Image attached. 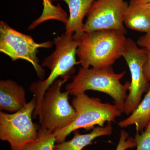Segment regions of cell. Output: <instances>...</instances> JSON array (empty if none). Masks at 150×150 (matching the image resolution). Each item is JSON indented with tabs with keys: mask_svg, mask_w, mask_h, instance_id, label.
Instances as JSON below:
<instances>
[{
	"mask_svg": "<svg viewBox=\"0 0 150 150\" xmlns=\"http://www.w3.org/2000/svg\"><path fill=\"white\" fill-rule=\"evenodd\" d=\"M54 42L51 41L36 43L30 35L16 30L6 22H0V51L12 61L21 59L29 62L40 80H44L46 71L39 64L38 49L51 48Z\"/></svg>",
	"mask_w": 150,
	"mask_h": 150,
	"instance_id": "cell-7",
	"label": "cell"
},
{
	"mask_svg": "<svg viewBox=\"0 0 150 150\" xmlns=\"http://www.w3.org/2000/svg\"><path fill=\"white\" fill-rule=\"evenodd\" d=\"M134 138L137 144L136 150H150V121L145 131L136 133Z\"/></svg>",
	"mask_w": 150,
	"mask_h": 150,
	"instance_id": "cell-16",
	"label": "cell"
},
{
	"mask_svg": "<svg viewBox=\"0 0 150 150\" xmlns=\"http://www.w3.org/2000/svg\"><path fill=\"white\" fill-rule=\"evenodd\" d=\"M37 105L33 97L17 112L7 113L0 111V139L9 143L11 150H23L25 146L35 140L39 128L32 121Z\"/></svg>",
	"mask_w": 150,
	"mask_h": 150,
	"instance_id": "cell-6",
	"label": "cell"
},
{
	"mask_svg": "<svg viewBox=\"0 0 150 150\" xmlns=\"http://www.w3.org/2000/svg\"><path fill=\"white\" fill-rule=\"evenodd\" d=\"M140 3L142 4H147L150 3V0H137Z\"/></svg>",
	"mask_w": 150,
	"mask_h": 150,
	"instance_id": "cell-21",
	"label": "cell"
},
{
	"mask_svg": "<svg viewBox=\"0 0 150 150\" xmlns=\"http://www.w3.org/2000/svg\"><path fill=\"white\" fill-rule=\"evenodd\" d=\"M126 73L125 71L115 73L112 66L91 69L81 67L72 81L66 85V91L74 96L88 90L104 93L112 98L114 104L123 113L126 93L131 85L130 82H126L124 84L120 82Z\"/></svg>",
	"mask_w": 150,
	"mask_h": 150,
	"instance_id": "cell-3",
	"label": "cell"
},
{
	"mask_svg": "<svg viewBox=\"0 0 150 150\" xmlns=\"http://www.w3.org/2000/svg\"><path fill=\"white\" fill-rule=\"evenodd\" d=\"M55 50L50 56L46 57L41 64L42 67L51 70L48 77L43 80L32 83L29 87L30 91L37 100V105L33 115V118L38 116L40 106L48 89L60 77L68 81L75 73V66L80 64L76 59L77 49L80 39H76L74 34L64 33L54 39Z\"/></svg>",
	"mask_w": 150,
	"mask_h": 150,
	"instance_id": "cell-2",
	"label": "cell"
},
{
	"mask_svg": "<svg viewBox=\"0 0 150 150\" xmlns=\"http://www.w3.org/2000/svg\"><path fill=\"white\" fill-rule=\"evenodd\" d=\"M125 34L123 31L115 29L83 32L76 52L82 67L112 66L123 56L127 39Z\"/></svg>",
	"mask_w": 150,
	"mask_h": 150,
	"instance_id": "cell-1",
	"label": "cell"
},
{
	"mask_svg": "<svg viewBox=\"0 0 150 150\" xmlns=\"http://www.w3.org/2000/svg\"><path fill=\"white\" fill-rule=\"evenodd\" d=\"M23 86L11 80L0 81V110L12 113L17 112L27 104Z\"/></svg>",
	"mask_w": 150,
	"mask_h": 150,
	"instance_id": "cell-10",
	"label": "cell"
},
{
	"mask_svg": "<svg viewBox=\"0 0 150 150\" xmlns=\"http://www.w3.org/2000/svg\"><path fill=\"white\" fill-rule=\"evenodd\" d=\"M144 69L145 76L150 83V51H149L147 60L144 66Z\"/></svg>",
	"mask_w": 150,
	"mask_h": 150,
	"instance_id": "cell-19",
	"label": "cell"
},
{
	"mask_svg": "<svg viewBox=\"0 0 150 150\" xmlns=\"http://www.w3.org/2000/svg\"><path fill=\"white\" fill-rule=\"evenodd\" d=\"M128 5L124 0H96L89 10L83 31L115 29L126 33L123 20Z\"/></svg>",
	"mask_w": 150,
	"mask_h": 150,
	"instance_id": "cell-9",
	"label": "cell"
},
{
	"mask_svg": "<svg viewBox=\"0 0 150 150\" xmlns=\"http://www.w3.org/2000/svg\"><path fill=\"white\" fill-rule=\"evenodd\" d=\"M124 24L131 30L150 32V11L137 0H130L124 16Z\"/></svg>",
	"mask_w": 150,
	"mask_h": 150,
	"instance_id": "cell-13",
	"label": "cell"
},
{
	"mask_svg": "<svg viewBox=\"0 0 150 150\" xmlns=\"http://www.w3.org/2000/svg\"><path fill=\"white\" fill-rule=\"evenodd\" d=\"M72 105L77 114L75 121L66 128L54 131L58 144L64 142L72 132L84 129L93 130L96 125L103 127L105 122H115L123 111L116 105L101 102L99 98L90 97L85 93L75 96Z\"/></svg>",
	"mask_w": 150,
	"mask_h": 150,
	"instance_id": "cell-4",
	"label": "cell"
},
{
	"mask_svg": "<svg viewBox=\"0 0 150 150\" xmlns=\"http://www.w3.org/2000/svg\"><path fill=\"white\" fill-rule=\"evenodd\" d=\"M56 142L54 132L39 127L37 138L26 145L23 150H54Z\"/></svg>",
	"mask_w": 150,
	"mask_h": 150,
	"instance_id": "cell-15",
	"label": "cell"
},
{
	"mask_svg": "<svg viewBox=\"0 0 150 150\" xmlns=\"http://www.w3.org/2000/svg\"><path fill=\"white\" fill-rule=\"evenodd\" d=\"M150 121V87L144 99L128 118L118 123L121 128L131 125L136 126L137 133H140L146 129Z\"/></svg>",
	"mask_w": 150,
	"mask_h": 150,
	"instance_id": "cell-14",
	"label": "cell"
},
{
	"mask_svg": "<svg viewBox=\"0 0 150 150\" xmlns=\"http://www.w3.org/2000/svg\"><path fill=\"white\" fill-rule=\"evenodd\" d=\"M62 1L68 5L69 16L66 24L65 32L74 34L76 39H80L83 33V28L85 17L86 16L93 3L96 0H51Z\"/></svg>",
	"mask_w": 150,
	"mask_h": 150,
	"instance_id": "cell-11",
	"label": "cell"
},
{
	"mask_svg": "<svg viewBox=\"0 0 150 150\" xmlns=\"http://www.w3.org/2000/svg\"><path fill=\"white\" fill-rule=\"evenodd\" d=\"M142 5L144 6V7L148 9V10L149 11H150V3H147V4H142Z\"/></svg>",
	"mask_w": 150,
	"mask_h": 150,
	"instance_id": "cell-20",
	"label": "cell"
},
{
	"mask_svg": "<svg viewBox=\"0 0 150 150\" xmlns=\"http://www.w3.org/2000/svg\"><path fill=\"white\" fill-rule=\"evenodd\" d=\"M66 81L56 80L45 93L38 115L40 128L54 132L69 126L77 118L76 110L69 101V94L61 90Z\"/></svg>",
	"mask_w": 150,
	"mask_h": 150,
	"instance_id": "cell-5",
	"label": "cell"
},
{
	"mask_svg": "<svg viewBox=\"0 0 150 150\" xmlns=\"http://www.w3.org/2000/svg\"><path fill=\"white\" fill-rule=\"evenodd\" d=\"M149 51L141 48L130 38L127 39L123 57L128 65L131 74V82L123 107V113L130 115L142 100V95L147 92L149 83L145 76L144 66L147 60Z\"/></svg>",
	"mask_w": 150,
	"mask_h": 150,
	"instance_id": "cell-8",
	"label": "cell"
},
{
	"mask_svg": "<svg viewBox=\"0 0 150 150\" xmlns=\"http://www.w3.org/2000/svg\"><path fill=\"white\" fill-rule=\"evenodd\" d=\"M129 136V134L125 130L122 129L120 131V139L115 150H126L136 147L137 144L134 138Z\"/></svg>",
	"mask_w": 150,
	"mask_h": 150,
	"instance_id": "cell-17",
	"label": "cell"
},
{
	"mask_svg": "<svg viewBox=\"0 0 150 150\" xmlns=\"http://www.w3.org/2000/svg\"><path fill=\"white\" fill-rule=\"evenodd\" d=\"M137 44L141 48L150 51V32L141 36L137 40Z\"/></svg>",
	"mask_w": 150,
	"mask_h": 150,
	"instance_id": "cell-18",
	"label": "cell"
},
{
	"mask_svg": "<svg viewBox=\"0 0 150 150\" xmlns=\"http://www.w3.org/2000/svg\"><path fill=\"white\" fill-rule=\"evenodd\" d=\"M112 130V122H108L105 126L95 127L89 134H81L76 130L74 131L72 139L55 145L54 150H82L86 146L92 144L93 141L97 137L111 135Z\"/></svg>",
	"mask_w": 150,
	"mask_h": 150,
	"instance_id": "cell-12",
	"label": "cell"
}]
</instances>
